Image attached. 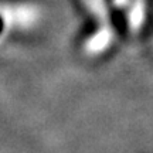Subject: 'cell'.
<instances>
[{
  "instance_id": "6da1fadb",
  "label": "cell",
  "mask_w": 153,
  "mask_h": 153,
  "mask_svg": "<svg viewBox=\"0 0 153 153\" xmlns=\"http://www.w3.org/2000/svg\"><path fill=\"white\" fill-rule=\"evenodd\" d=\"M3 31V19L0 17V33Z\"/></svg>"
}]
</instances>
